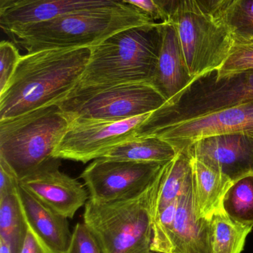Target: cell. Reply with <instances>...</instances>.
<instances>
[{
	"mask_svg": "<svg viewBox=\"0 0 253 253\" xmlns=\"http://www.w3.org/2000/svg\"><path fill=\"white\" fill-rule=\"evenodd\" d=\"M91 51V47L51 49L21 56L0 94V121L64 100L78 84Z\"/></svg>",
	"mask_w": 253,
	"mask_h": 253,
	"instance_id": "obj_1",
	"label": "cell"
},
{
	"mask_svg": "<svg viewBox=\"0 0 253 253\" xmlns=\"http://www.w3.org/2000/svg\"><path fill=\"white\" fill-rule=\"evenodd\" d=\"M154 22L135 6L123 4L71 12L4 31L27 53L92 47L123 30Z\"/></svg>",
	"mask_w": 253,
	"mask_h": 253,
	"instance_id": "obj_2",
	"label": "cell"
},
{
	"mask_svg": "<svg viewBox=\"0 0 253 253\" xmlns=\"http://www.w3.org/2000/svg\"><path fill=\"white\" fill-rule=\"evenodd\" d=\"M163 22L132 27L91 47V56L74 89L151 82L158 61Z\"/></svg>",
	"mask_w": 253,
	"mask_h": 253,
	"instance_id": "obj_3",
	"label": "cell"
},
{
	"mask_svg": "<svg viewBox=\"0 0 253 253\" xmlns=\"http://www.w3.org/2000/svg\"><path fill=\"white\" fill-rule=\"evenodd\" d=\"M172 162L163 165L150 185L135 197L86 202L83 222L103 253H156L152 251V210Z\"/></svg>",
	"mask_w": 253,
	"mask_h": 253,
	"instance_id": "obj_4",
	"label": "cell"
},
{
	"mask_svg": "<svg viewBox=\"0 0 253 253\" xmlns=\"http://www.w3.org/2000/svg\"><path fill=\"white\" fill-rule=\"evenodd\" d=\"M69 126L58 105L0 121V158L19 181L53 157Z\"/></svg>",
	"mask_w": 253,
	"mask_h": 253,
	"instance_id": "obj_5",
	"label": "cell"
},
{
	"mask_svg": "<svg viewBox=\"0 0 253 253\" xmlns=\"http://www.w3.org/2000/svg\"><path fill=\"white\" fill-rule=\"evenodd\" d=\"M58 105L70 124L117 121L168 109L164 96L151 82L74 89Z\"/></svg>",
	"mask_w": 253,
	"mask_h": 253,
	"instance_id": "obj_6",
	"label": "cell"
},
{
	"mask_svg": "<svg viewBox=\"0 0 253 253\" xmlns=\"http://www.w3.org/2000/svg\"><path fill=\"white\" fill-rule=\"evenodd\" d=\"M169 22L178 32L186 65L195 83L216 72L228 56L233 34L220 16L187 3Z\"/></svg>",
	"mask_w": 253,
	"mask_h": 253,
	"instance_id": "obj_7",
	"label": "cell"
},
{
	"mask_svg": "<svg viewBox=\"0 0 253 253\" xmlns=\"http://www.w3.org/2000/svg\"><path fill=\"white\" fill-rule=\"evenodd\" d=\"M161 111L117 121L70 124L53 157L84 164L103 157L110 149L138 136L158 123Z\"/></svg>",
	"mask_w": 253,
	"mask_h": 253,
	"instance_id": "obj_8",
	"label": "cell"
},
{
	"mask_svg": "<svg viewBox=\"0 0 253 253\" xmlns=\"http://www.w3.org/2000/svg\"><path fill=\"white\" fill-rule=\"evenodd\" d=\"M144 132L167 141L177 153L199 140L213 135L242 134L253 138V102L182 120L158 122Z\"/></svg>",
	"mask_w": 253,
	"mask_h": 253,
	"instance_id": "obj_9",
	"label": "cell"
},
{
	"mask_svg": "<svg viewBox=\"0 0 253 253\" xmlns=\"http://www.w3.org/2000/svg\"><path fill=\"white\" fill-rule=\"evenodd\" d=\"M162 166L102 157L89 164L80 178L89 191V199L116 202L141 194L152 182Z\"/></svg>",
	"mask_w": 253,
	"mask_h": 253,
	"instance_id": "obj_10",
	"label": "cell"
},
{
	"mask_svg": "<svg viewBox=\"0 0 253 253\" xmlns=\"http://www.w3.org/2000/svg\"><path fill=\"white\" fill-rule=\"evenodd\" d=\"M60 160L52 157L43 162L19 180V185L54 212L73 218L89 200V193L78 180L60 171Z\"/></svg>",
	"mask_w": 253,
	"mask_h": 253,
	"instance_id": "obj_11",
	"label": "cell"
},
{
	"mask_svg": "<svg viewBox=\"0 0 253 253\" xmlns=\"http://www.w3.org/2000/svg\"><path fill=\"white\" fill-rule=\"evenodd\" d=\"M202 80L204 83L196 91L186 93L178 106L168 110L169 120H182L253 102V71L219 81L211 74Z\"/></svg>",
	"mask_w": 253,
	"mask_h": 253,
	"instance_id": "obj_12",
	"label": "cell"
},
{
	"mask_svg": "<svg viewBox=\"0 0 253 253\" xmlns=\"http://www.w3.org/2000/svg\"><path fill=\"white\" fill-rule=\"evenodd\" d=\"M190 156L220 169L233 180L253 172V138L222 134L202 138L186 149Z\"/></svg>",
	"mask_w": 253,
	"mask_h": 253,
	"instance_id": "obj_13",
	"label": "cell"
},
{
	"mask_svg": "<svg viewBox=\"0 0 253 253\" xmlns=\"http://www.w3.org/2000/svg\"><path fill=\"white\" fill-rule=\"evenodd\" d=\"M152 83L166 99L167 110L178 106L195 84L186 65L176 28L169 21L163 22L161 47Z\"/></svg>",
	"mask_w": 253,
	"mask_h": 253,
	"instance_id": "obj_14",
	"label": "cell"
},
{
	"mask_svg": "<svg viewBox=\"0 0 253 253\" xmlns=\"http://www.w3.org/2000/svg\"><path fill=\"white\" fill-rule=\"evenodd\" d=\"M167 253H212L210 220L196 216L192 176L178 199Z\"/></svg>",
	"mask_w": 253,
	"mask_h": 253,
	"instance_id": "obj_15",
	"label": "cell"
},
{
	"mask_svg": "<svg viewBox=\"0 0 253 253\" xmlns=\"http://www.w3.org/2000/svg\"><path fill=\"white\" fill-rule=\"evenodd\" d=\"M123 4L122 0H14L0 10V27L5 31L71 12Z\"/></svg>",
	"mask_w": 253,
	"mask_h": 253,
	"instance_id": "obj_16",
	"label": "cell"
},
{
	"mask_svg": "<svg viewBox=\"0 0 253 253\" xmlns=\"http://www.w3.org/2000/svg\"><path fill=\"white\" fill-rule=\"evenodd\" d=\"M190 158L196 216L210 220L215 213L224 211V198L234 180L200 159L190 155Z\"/></svg>",
	"mask_w": 253,
	"mask_h": 253,
	"instance_id": "obj_17",
	"label": "cell"
},
{
	"mask_svg": "<svg viewBox=\"0 0 253 253\" xmlns=\"http://www.w3.org/2000/svg\"><path fill=\"white\" fill-rule=\"evenodd\" d=\"M27 224L54 253H66L72 233L68 218L54 212L19 185Z\"/></svg>",
	"mask_w": 253,
	"mask_h": 253,
	"instance_id": "obj_18",
	"label": "cell"
},
{
	"mask_svg": "<svg viewBox=\"0 0 253 253\" xmlns=\"http://www.w3.org/2000/svg\"><path fill=\"white\" fill-rule=\"evenodd\" d=\"M177 154L176 150L167 141L144 131L138 136L110 149L103 157L163 165L173 160Z\"/></svg>",
	"mask_w": 253,
	"mask_h": 253,
	"instance_id": "obj_19",
	"label": "cell"
},
{
	"mask_svg": "<svg viewBox=\"0 0 253 253\" xmlns=\"http://www.w3.org/2000/svg\"><path fill=\"white\" fill-rule=\"evenodd\" d=\"M253 228L235 221L224 211L215 213L210 219L212 253H242Z\"/></svg>",
	"mask_w": 253,
	"mask_h": 253,
	"instance_id": "obj_20",
	"label": "cell"
},
{
	"mask_svg": "<svg viewBox=\"0 0 253 253\" xmlns=\"http://www.w3.org/2000/svg\"><path fill=\"white\" fill-rule=\"evenodd\" d=\"M28 231L19 192L0 198V239L13 253H20Z\"/></svg>",
	"mask_w": 253,
	"mask_h": 253,
	"instance_id": "obj_21",
	"label": "cell"
},
{
	"mask_svg": "<svg viewBox=\"0 0 253 253\" xmlns=\"http://www.w3.org/2000/svg\"><path fill=\"white\" fill-rule=\"evenodd\" d=\"M191 177L190 158L187 150L179 152L172 160L152 210V219L167 205L176 200Z\"/></svg>",
	"mask_w": 253,
	"mask_h": 253,
	"instance_id": "obj_22",
	"label": "cell"
},
{
	"mask_svg": "<svg viewBox=\"0 0 253 253\" xmlns=\"http://www.w3.org/2000/svg\"><path fill=\"white\" fill-rule=\"evenodd\" d=\"M223 207L224 212L235 221L253 226V172L234 180Z\"/></svg>",
	"mask_w": 253,
	"mask_h": 253,
	"instance_id": "obj_23",
	"label": "cell"
},
{
	"mask_svg": "<svg viewBox=\"0 0 253 253\" xmlns=\"http://www.w3.org/2000/svg\"><path fill=\"white\" fill-rule=\"evenodd\" d=\"M253 71V38L235 37L227 59L216 72L211 74L219 81Z\"/></svg>",
	"mask_w": 253,
	"mask_h": 253,
	"instance_id": "obj_24",
	"label": "cell"
},
{
	"mask_svg": "<svg viewBox=\"0 0 253 253\" xmlns=\"http://www.w3.org/2000/svg\"><path fill=\"white\" fill-rule=\"evenodd\" d=\"M220 17L235 37L253 38V0H235Z\"/></svg>",
	"mask_w": 253,
	"mask_h": 253,
	"instance_id": "obj_25",
	"label": "cell"
},
{
	"mask_svg": "<svg viewBox=\"0 0 253 253\" xmlns=\"http://www.w3.org/2000/svg\"><path fill=\"white\" fill-rule=\"evenodd\" d=\"M19 50L11 42L0 43V94L8 85L21 58Z\"/></svg>",
	"mask_w": 253,
	"mask_h": 253,
	"instance_id": "obj_26",
	"label": "cell"
},
{
	"mask_svg": "<svg viewBox=\"0 0 253 253\" xmlns=\"http://www.w3.org/2000/svg\"><path fill=\"white\" fill-rule=\"evenodd\" d=\"M66 253H103L94 233L84 222L76 224Z\"/></svg>",
	"mask_w": 253,
	"mask_h": 253,
	"instance_id": "obj_27",
	"label": "cell"
},
{
	"mask_svg": "<svg viewBox=\"0 0 253 253\" xmlns=\"http://www.w3.org/2000/svg\"><path fill=\"white\" fill-rule=\"evenodd\" d=\"M19 178L4 159L0 158V198L17 192Z\"/></svg>",
	"mask_w": 253,
	"mask_h": 253,
	"instance_id": "obj_28",
	"label": "cell"
},
{
	"mask_svg": "<svg viewBox=\"0 0 253 253\" xmlns=\"http://www.w3.org/2000/svg\"><path fill=\"white\" fill-rule=\"evenodd\" d=\"M154 1L166 16L167 22L184 4L187 2L199 3L204 10L211 13V0H154Z\"/></svg>",
	"mask_w": 253,
	"mask_h": 253,
	"instance_id": "obj_29",
	"label": "cell"
},
{
	"mask_svg": "<svg viewBox=\"0 0 253 253\" xmlns=\"http://www.w3.org/2000/svg\"><path fill=\"white\" fill-rule=\"evenodd\" d=\"M125 4L138 7L141 11L147 13L154 22H167L166 16L154 0H122Z\"/></svg>",
	"mask_w": 253,
	"mask_h": 253,
	"instance_id": "obj_30",
	"label": "cell"
},
{
	"mask_svg": "<svg viewBox=\"0 0 253 253\" xmlns=\"http://www.w3.org/2000/svg\"><path fill=\"white\" fill-rule=\"evenodd\" d=\"M20 253H54L28 226Z\"/></svg>",
	"mask_w": 253,
	"mask_h": 253,
	"instance_id": "obj_31",
	"label": "cell"
},
{
	"mask_svg": "<svg viewBox=\"0 0 253 253\" xmlns=\"http://www.w3.org/2000/svg\"><path fill=\"white\" fill-rule=\"evenodd\" d=\"M235 0H211V13L221 16Z\"/></svg>",
	"mask_w": 253,
	"mask_h": 253,
	"instance_id": "obj_32",
	"label": "cell"
},
{
	"mask_svg": "<svg viewBox=\"0 0 253 253\" xmlns=\"http://www.w3.org/2000/svg\"><path fill=\"white\" fill-rule=\"evenodd\" d=\"M0 253H13L7 242L0 239Z\"/></svg>",
	"mask_w": 253,
	"mask_h": 253,
	"instance_id": "obj_33",
	"label": "cell"
},
{
	"mask_svg": "<svg viewBox=\"0 0 253 253\" xmlns=\"http://www.w3.org/2000/svg\"><path fill=\"white\" fill-rule=\"evenodd\" d=\"M13 1H14V0H0V10L4 9L6 6L8 5Z\"/></svg>",
	"mask_w": 253,
	"mask_h": 253,
	"instance_id": "obj_34",
	"label": "cell"
}]
</instances>
